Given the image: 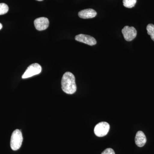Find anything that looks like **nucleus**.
I'll return each mask as SVG.
<instances>
[{"mask_svg":"<svg viewBox=\"0 0 154 154\" xmlns=\"http://www.w3.org/2000/svg\"><path fill=\"white\" fill-rule=\"evenodd\" d=\"M63 91L68 94H72L77 90L74 75L70 72H66L63 76L61 80Z\"/></svg>","mask_w":154,"mask_h":154,"instance_id":"f257e3e1","label":"nucleus"},{"mask_svg":"<svg viewBox=\"0 0 154 154\" xmlns=\"http://www.w3.org/2000/svg\"><path fill=\"white\" fill-rule=\"evenodd\" d=\"M23 136L21 131L16 129L11 135V146L12 150L17 151L20 148L23 141Z\"/></svg>","mask_w":154,"mask_h":154,"instance_id":"f03ea898","label":"nucleus"},{"mask_svg":"<svg viewBox=\"0 0 154 154\" xmlns=\"http://www.w3.org/2000/svg\"><path fill=\"white\" fill-rule=\"evenodd\" d=\"M42 67L39 64H32L28 67L25 73L22 75V79H25L38 75L41 73Z\"/></svg>","mask_w":154,"mask_h":154,"instance_id":"7ed1b4c3","label":"nucleus"},{"mask_svg":"<svg viewBox=\"0 0 154 154\" xmlns=\"http://www.w3.org/2000/svg\"><path fill=\"white\" fill-rule=\"evenodd\" d=\"M110 125L107 122H102L97 124L94 128V133L99 137L105 136L109 132Z\"/></svg>","mask_w":154,"mask_h":154,"instance_id":"20e7f679","label":"nucleus"},{"mask_svg":"<svg viewBox=\"0 0 154 154\" xmlns=\"http://www.w3.org/2000/svg\"><path fill=\"white\" fill-rule=\"evenodd\" d=\"M125 39L127 41H131L135 38L137 35V31L133 27L126 26L122 30Z\"/></svg>","mask_w":154,"mask_h":154,"instance_id":"39448f33","label":"nucleus"},{"mask_svg":"<svg viewBox=\"0 0 154 154\" xmlns=\"http://www.w3.org/2000/svg\"><path fill=\"white\" fill-rule=\"evenodd\" d=\"M34 24L36 30L38 31L45 30L49 26V20L45 17H40L34 20Z\"/></svg>","mask_w":154,"mask_h":154,"instance_id":"423d86ee","label":"nucleus"},{"mask_svg":"<svg viewBox=\"0 0 154 154\" xmlns=\"http://www.w3.org/2000/svg\"><path fill=\"white\" fill-rule=\"evenodd\" d=\"M75 39L77 41L82 42L89 45H95L97 43L96 40L93 36L85 34H80L75 37Z\"/></svg>","mask_w":154,"mask_h":154,"instance_id":"0eeeda50","label":"nucleus"},{"mask_svg":"<svg viewBox=\"0 0 154 154\" xmlns=\"http://www.w3.org/2000/svg\"><path fill=\"white\" fill-rule=\"evenodd\" d=\"M78 15L79 17L82 19H91L96 17L97 13L94 9H88L80 11Z\"/></svg>","mask_w":154,"mask_h":154,"instance_id":"6e6552de","label":"nucleus"},{"mask_svg":"<svg viewBox=\"0 0 154 154\" xmlns=\"http://www.w3.org/2000/svg\"><path fill=\"white\" fill-rule=\"evenodd\" d=\"M146 138L144 133L142 131H138L137 133L135 138L136 144L140 147L143 146L146 142Z\"/></svg>","mask_w":154,"mask_h":154,"instance_id":"1a4fd4ad","label":"nucleus"},{"mask_svg":"<svg viewBox=\"0 0 154 154\" xmlns=\"http://www.w3.org/2000/svg\"><path fill=\"white\" fill-rule=\"evenodd\" d=\"M137 0H123V5L125 8H131L134 7Z\"/></svg>","mask_w":154,"mask_h":154,"instance_id":"9d476101","label":"nucleus"},{"mask_svg":"<svg viewBox=\"0 0 154 154\" xmlns=\"http://www.w3.org/2000/svg\"><path fill=\"white\" fill-rule=\"evenodd\" d=\"M146 30L148 34L151 36V38L154 41V25L152 24H149L147 26Z\"/></svg>","mask_w":154,"mask_h":154,"instance_id":"9b49d317","label":"nucleus"},{"mask_svg":"<svg viewBox=\"0 0 154 154\" xmlns=\"http://www.w3.org/2000/svg\"><path fill=\"white\" fill-rule=\"evenodd\" d=\"M9 11V7L5 3H0V15L7 14Z\"/></svg>","mask_w":154,"mask_h":154,"instance_id":"f8f14e48","label":"nucleus"},{"mask_svg":"<svg viewBox=\"0 0 154 154\" xmlns=\"http://www.w3.org/2000/svg\"><path fill=\"white\" fill-rule=\"evenodd\" d=\"M102 154H115L113 149L107 148L102 152Z\"/></svg>","mask_w":154,"mask_h":154,"instance_id":"ddd939ff","label":"nucleus"},{"mask_svg":"<svg viewBox=\"0 0 154 154\" xmlns=\"http://www.w3.org/2000/svg\"><path fill=\"white\" fill-rule=\"evenodd\" d=\"M3 28V25H2V24H1V23H0V30H1V29H2Z\"/></svg>","mask_w":154,"mask_h":154,"instance_id":"4468645a","label":"nucleus"},{"mask_svg":"<svg viewBox=\"0 0 154 154\" xmlns=\"http://www.w3.org/2000/svg\"><path fill=\"white\" fill-rule=\"evenodd\" d=\"M36 1H43V0H36Z\"/></svg>","mask_w":154,"mask_h":154,"instance_id":"2eb2a0df","label":"nucleus"}]
</instances>
